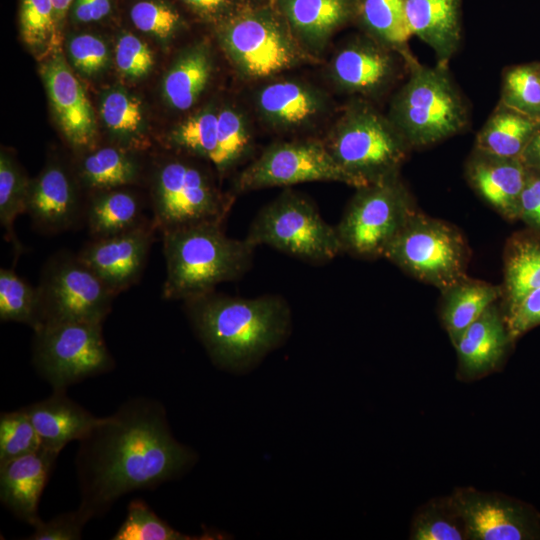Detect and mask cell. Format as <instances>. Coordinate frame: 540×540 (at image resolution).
I'll list each match as a JSON object with an SVG mask.
<instances>
[{
	"label": "cell",
	"instance_id": "cell-1",
	"mask_svg": "<svg viewBox=\"0 0 540 540\" xmlns=\"http://www.w3.org/2000/svg\"><path fill=\"white\" fill-rule=\"evenodd\" d=\"M79 443L78 508L90 519L108 512L124 494L179 477L196 460L195 453L173 437L164 407L143 397L101 417Z\"/></svg>",
	"mask_w": 540,
	"mask_h": 540
},
{
	"label": "cell",
	"instance_id": "cell-2",
	"mask_svg": "<svg viewBox=\"0 0 540 540\" xmlns=\"http://www.w3.org/2000/svg\"><path fill=\"white\" fill-rule=\"evenodd\" d=\"M185 312L214 364L243 371L282 344L291 310L280 295L242 298L215 290L184 301Z\"/></svg>",
	"mask_w": 540,
	"mask_h": 540
},
{
	"label": "cell",
	"instance_id": "cell-3",
	"mask_svg": "<svg viewBox=\"0 0 540 540\" xmlns=\"http://www.w3.org/2000/svg\"><path fill=\"white\" fill-rule=\"evenodd\" d=\"M223 223L207 221L162 233L164 299L184 302L237 280L250 269L256 247L246 238L227 236Z\"/></svg>",
	"mask_w": 540,
	"mask_h": 540
},
{
	"label": "cell",
	"instance_id": "cell-4",
	"mask_svg": "<svg viewBox=\"0 0 540 540\" xmlns=\"http://www.w3.org/2000/svg\"><path fill=\"white\" fill-rule=\"evenodd\" d=\"M445 65L429 67L417 60L393 96L388 117L412 148H422L462 132L467 104Z\"/></svg>",
	"mask_w": 540,
	"mask_h": 540
},
{
	"label": "cell",
	"instance_id": "cell-5",
	"mask_svg": "<svg viewBox=\"0 0 540 540\" xmlns=\"http://www.w3.org/2000/svg\"><path fill=\"white\" fill-rule=\"evenodd\" d=\"M322 141L334 160L364 185L398 175L412 149L388 115L362 98L343 109Z\"/></svg>",
	"mask_w": 540,
	"mask_h": 540
},
{
	"label": "cell",
	"instance_id": "cell-6",
	"mask_svg": "<svg viewBox=\"0 0 540 540\" xmlns=\"http://www.w3.org/2000/svg\"><path fill=\"white\" fill-rule=\"evenodd\" d=\"M220 42L245 79L274 76L310 59L279 12L245 4L221 20Z\"/></svg>",
	"mask_w": 540,
	"mask_h": 540
},
{
	"label": "cell",
	"instance_id": "cell-7",
	"mask_svg": "<svg viewBox=\"0 0 540 540\" xmlns=\"http://www.w3.org/2000/svg\"><path fill=\"white\" fill-rule=\"evenodd\" d=\"M469 256L466 239L455 226L416 210L383 257L444 292L468 276Z\"/></svg>",
	"mask_w": 540,
	"mask_h": 540
},
{
	"label": "cell",
	"instance_id": "cell-8",
	"mask_svg": "<svg viewBox=\"0 0 540 540\" xmlns=\"http://www.w3.org/2000/svg\"><path fill=\"white\" fill-rule=\"evenodd\" d=\"M245 238L254 247L266 245L313 264H325L342 253L336 227L310 199L289 189L257 213Z\"/></svg>",
	"mask_w": 540,
	"mask_h": 540
},
{
	"label": "cell",
	"instance_id": "cell-9",
	"mask_svg": "<svg viewBox=\"0 0 540 540\" xmlns=\"http://www.w3.org/2000/svg\"><path fill=\"white\" fill-rule=\"evenodd\" d=\"M356 189L335 226L342 253L383 257L416 206L399 174Z\"/></svg>",
	"mask_w": 540,
	"mask_h": 540
},
{
	"label": "cell",
	"instance_id": "cell-10",
	"mask_svg": "<svg viewBox=\"0 0 540 540\" xmlns=\"http://www.w3.org/2000/svg\"><path fill=\"white\" fill-rule=\"evenodd\" d=\"M152 222L161 233L207 222H224L234 195L223 194L208 173L182 159H170L155 172Z\"/></svg>",
	"mask_w": 540,
	"mask_h": 540
},
{
	"label": "cell",
	"instance_id": "cell-11",
	"mask_svg": "<svg viewBox=\"0 0 540 540\" xmlns=\"http://www.w3.org/2000/svg\"><path fill=\"white\" fill-rule=\"evenodd\" d=\"M33 363L53 390L110 371L114 365L102 323L66 321L34 331Z\"/></svg>",
	"mask_w": 540,
	"mask_h": 540
},
{
	"label": "cell",
	"instance_id": "cell-12",
	"mask_svg": "<svg viewBox=\"0 0 540 540\" xmlns=\"http://www.w3.org/2000/svg\"><path fill=\"white\" fill-rule=\"evenodd\" d=\"M37 289L39 328L66 321L103 323L116 296L78 254L68 251L47 260Z\"/></svg>",
	"mask_w": 540,
	"mask_h": 540
},
{
	"label": "cell",
	"instance_id": "cell-13",
	"mask_svg": "<svg viewBox=\"0 0 540 540\" xmlns=\"http://www.w3.org/2000/svg\"><path fill=\"white\" fill-rule=\"evenodd\" d=\"M315 181L366 186L334 160L322 140L307 139L268 146L238 174L233 191L239 194Z\"/></svg>",
	"mask_w": 540,
	"mask_h": 540
},
{
	"label": "cell",
	"instance_id": "cell-14",
	"mask_svg": "<svg viewBox=\"0 0 540 540\" xmlns=\"http://www.w3.org/2000/svg\"><path fill=\"white\" fill-rule=\"evenodd\" d=\"M448 499L464 524L467 539L540 538L537 512L518 500L473 488L456 489Z\"/></svg>",
	"mask_w": 540,
	"mask_h": 540
},
{
	"label": "cell",
	"instance_id": "cell-15",
	"mask_svg": "<svg viewBox=\"0 0 540 540\" xmlns=\"http://www.w3.org/2000/svg\"><path fill=\"white\" fill-rule=\"evenodd\" d=\"M413 62L365 35L350 40L337 51L329 72L340 90L360 98H377L390 90Z\"/></svg>",
	"mask_w": 540,
	"mask_h": 540
},
{
	"label": "cell",
	"instance_id": "cell-16",
	"mask_svg": "<svg viewBox=\"0 0 540 540\" xmlns=\"http://www.w3.org/2000/svg\"><path fill=\"white\" fill-rule=\"evenodd\" d=\"M156 231L147 219L123 233L92 239L78 256L117 295L139 280Z\"/></svg>",
	"mask_w": 540,
	"mask_h": 540
},
{
	"label": "cell",
	"instance_id": "cell-17",
	"mask_svg": "<svg viewBox=\"0 0 540 540\" xmlns=\"http://www.w3.org/2000/svg\"><path fill=\"white\" fill-rule=\"evenodd\" d=\"M41 71L55 116L67 141L76 149L91 146L96 135L94 112L64 57L55 55L42 66Z\"/></svg>",
	"mask_w": 540,
	"mask_h": 540
},
{
	"label": "cell",
	"instance_id": "cell-18",
	"mask_svg": "<svg viewBox=\"0 0 540 540\" xmlns=\"http://www.w3.org/2000/svg\"><path fill=\"white\" fill-rule=\"evenodd\" d=\"M527 167L520 158L503 157L474 149L465 176L472 189L509 221L519 219L520 197Z\"/></svg>",
	"mask_w": 540,
	"mask_h": 540
},
{
	"label": "cell",
	"instance_id": "cell-19",
	"mask_svg": "<svg viewBox=\"0 0 540 540\" xmlns=\"http://www.w3.org/2000/svg\"><path fill=\"white\" fill-rule=\"evenodd\" d=\"M84 213L75 187L62 167L47 166L30 185L26 214L37 230L45 234L70 230L84 219Z\"/></svg>",
	"mask_w": 540,
	"mask_h": 540
},
{
	"label": "cell",
	"instance_id": "cell-20",
	"mask_svg": "<svg viewBox=\"0 0 540 540\" xmlns=\"http://www.w3.org/2000/svg\"><path fill=\"white\" fill-rule=\"evenodd\" d=\"M60 453L39 448L30 454L0 463V499L18 519L31 526L39 520L41 494Z\"/></svg>",
	"mask_w": 540,
	"mask_h": 540
},
{
	"label": "cell",
	"instance_id": "cell-21",
	"mask_svg": "<svg viewBox=\"0 0 540 540\" xmlns=\"http://www.w3.org/2000/svg\"><path fill=\"white\" fill-rule=\"evenodd\" d=\"M256 106L269 127L295 131L309 127L327 109L324 94L298 80H276L262 87L256 95Z\"/></svg>",
	"mask_w": 540,
	"mask_h": 540
},
{
	"label": "cell",
	"instance_id": "cell-22",
	"mask_svg": "<svg viewBox=\"0 0 540 540\" xmlns=\"http://www.w3.org/2000/svg\"><path fill=\"white\" fill-rule=\"evenodd\" d=\"M273 3L307 52L321 50L337 30L355 20L356 0H274Z\"/></svg>",
	"mask_w": 540,
	"mask_h": 540
},
{
	"label": "cell",
	"instance_id": "cell-23",
	"mask_svg": "<svg viewBox=\"0 0 540 540\" xmlns=\"http://www.w3.org/2000/svg\"><path fill=\"white\" fill-rule=\"evenodd\" d=\"M24 409L39 435L41 447L59 453L68 443L85 437L101 419L69 398L66 389L53 390L46 399Z\"/></svg>",
	"mask_w": 540,
	"mask_h": 540
},
{
	"label": "cell",
	"instance_id": "cell-24",
	"mask_svg": "<svg viewBox=\"0 0 540 540\" xmlns=\"http://www.w3.org/2000/svg\"><path fill=\"white\" fill-rule=\"evenodd\" d=\"M404 9L411 34L434 51L437 64L447 66L461 43V0H404Z\"/></svg>",
	"mask_w": 540,
	"mask_h": 540
},
{
	"label": "cell",
	"instance_id": "cell-25",
	"mask_svg": "<svg viewBox=\"0 0 540 540\" xmlns=\"http://www.w3.org/2000/svg\"><path fill=\"white\" fill-rule=\"evenodd\" d=\"M511 341L505 318L493 303L468 326L454 346L463 375L473 378L494 370Z\"/></svg>",
	"mask_w": 540,
	"mask_h": 540
},
{
	"label": "cell",
	"instance_id": "cell-26",
	"mask_svg": "<svg viewBox=\"0 0 540 540\" xmlns=\"http://www.w3.org/2000/svg\"><path fill=\"white\" fill-rule=\"evenodd\" d=\"M442 294L441 319L455 346L468 326L503 295V288L466 276Z\"/></svg>",
	"mask_w": 540,
	"mask_h": 540
},
{
	"label": "cell",
	"instance_id": "cell-27",
	"mask_svg": "<svg viewBox=\"0 0 540 540\" xmlns=\"http://www.w3.org/2000/svg\"><path fill=\"white\" fill-rule=\"evenodd\" d=\"M84 219L92 239L123 233L147 220L139 198L123 187L94 192Z\"/></svg>",
	"mask_w": 540,
	"mask_h": 540
},
{
	"label": "cell",
	"instance_id": "cell-28",
	"mask_svg": "<svg viewBox=\"0 0 540 540\" xmlns=\"http://www.w3.org/2000/svg\"><path fill=\"white\" fill-rule=\"evenodd\" d=\"M540 119L532 118L502 103L496 106L475 139L474 149L519 158Z\"/></svg>",
	"mask_w": 540,
	"mask_h": 540
},
{
	"label": "cell",
	"instance_id": "cell-29",
	"mask_svg": "<svg viewBox=\"0 0 540 540\" xmlns=\"http://www.w3.org/2000/svg\"><path fill=\"white\" fill-rule=\"evenodd\" d=\"M355 20L366 35L398 51L409 62L416 60L408 48L412 34L406 22L404 0H356Z\"/></svg>",
	"mask_w": 540,
	"mask_h": 540
},
{
	"label": "cell",
	"instance_id": "cell-30",
	"mask_svg": "<svg viewBox=\"0 0 540 540\" xmlns=\"http://www.w3.org/2000/svg\"><path fill=\"white\" fill-rule=\"evenodd\" d=\"M212 73V62L204 46H196L183 53L167 72L163 81V95L174 109L191 108L207 87Z\"/></svg>",
	"mask_w": 540,
	"mask_h": 540
},
{
	"label": "cell",
	"instance_id": "cell-31",
	"mask_svg": "<svg viewBox=\"0 0 540 540\" xmlns=\"http://www.w3.org/2000/svg\"><path fill=\"white\" fill-rule=\"evenodd\" d=\"M504 261L503 295L509 309L540 287V238L527 234L512 237Z\"/></svg>",
	"mask_w": 540,
	"mask_h": 540
},
{
	"label": "cell",
	"instance_id": "cell-32",
	"mask_svg": "<svg viewBox=\"0 0 540 540\" xmlns=\"http://www.w3.org/2000/svg\"><path fill=\"white\" fill-rule=\"evenodd\" d=\"M138 166L125 151L106 146L96 149L80 162L79 175L93 192L124 187L135 181Z\"/></svg>",
	"mask_w": 540,
	"mask_h": 540
},
{
	"label": "cell",
	"instance_id": "cell-33",
	"mask_svg": "<svg viewBox=\"0 0 540 540\" xmlns=\"http://www.w3.org/2000/svg\"><path fill=\"white\" fill-rule=\"evenodd\" d=\"M221 536L203 533L199 536L183 534L160 518L142 499L132 500L127 508L126 517L114 534V540H198L216 539Z\"/></svg>",
	"mask_w": 540,
	"mask_h": 540
},
{
	"label": "cell",
	"instance_id": "cell-34",
	"mask_svg": "<svg viewBox=\"0 0 540 540\" xmlns=\"http://www.w3.org/2000/svg\"><path fill=\"white\" fill-rule=\"evenodd\" d=\"M0 319L26 324L34 331L40 327L37 286L27 283L13 269L0 270Z\"/></svg>",
	"mask_w": 540,
	"mask_h": 540
},
{
	"label": "cell",
	"instance_id": "cell-35",
	"mask_svg": "<svg viewBox=\"0 0 540 540\" xmlns=\"http://www.w3.org/2000/svg\"><path fill=\"white\" fill-rule=\"evenodd\" d=\"M251 150V135L243 115L226 107L218 112V145L213 162L219 174L235 168Z\"/></svg>",
	"mask_w": 540,
	"mask_h": 540
},
{
	"label": "cell",
	"instance_id": "cell-36",
	"mask_svg": "<svg viewBox=\"0 0 540 540\" xmlns=\"http://www.w3.org/2000/svg\"><path fill=\"white\" fill-rule=\"evenodd\" d=\"M30 186L6 153L0 157V222L5 237L14 248L21 251V245L14 232L16 218L26 213Z\"/></svg>",
	"mask_w": 540,
	"mask_h": 540
},
{
	"label": "cell",
	"instance_id": "cell-37",
	"mask_svg": "<svg viewBox=\"0 0 540 540\" xmlns=\"http://www.w3.org/2000/svg\"><path fill=\"white\" fill-rule=\"evenodd\" d=\"M170 141L178 149L213 164L218 145V112L203 110L177 126Z\"/></svg>",
	"mask_w": 540,
	"mask_h": 540
},
{
	"label": "cell",
	"instance_id": "cell-38",
	"mask_svg": "<svg viewBox=\"0 0 540 540\" xmlns=\"http://www.w3.org/2000/svg\"><path fill=\"white\" fill-rule=\"evenodd\" d=\"M500 103L540 119V66L520 65L507 70Z\"/></svg>",
	"mask_w": 540,
	"mask_h": 540
},
{
	"label": "cell",
	"instance_id": "cell-39",
	"mask_svg": "<svg viewBox=\"0 0 540 540\" xmlns=\"http://www.w3.org/2000/svg\"><path fill=\"white\" fill-rule=\"evenodd\" d=\"M410 536L414 540L467 539L464 524L448 498L425 505L413 520Z\"/></svg>",
	"mask_w": 540,
	"mask_h": 540
},
{
	"label": "cell",
	"instance_id": "cell-40",
	"mask_svg": "<svg viewBox=\"0 0 540 540\" xmlns=\"http://www.w3.org/2000/svg\"><path fill=\"white\" fill-rule=\"evenodd\" d=\"M39 448V435L24 407L1 414L0 463L30 454Z\"/></svg>",
	"mask_w": 540,
	"mask_h": 540
},
{
	"label": "cell",
	"instance_id": "cell-41",
	"mask_svg": "<svg viewBox=\"0 0 540 540\" xmlns=\"http://www.w3.org/2000/svg\"><path fill=\"white\" fill-rule=\"evenodd\" d=\"M101 116L106 126L116 134L128 136L136 133L142 124V105L139 99L124 91L107 93L101 104Z\"/></svg>",
	"mask_w": 540,
	"mask_h": 540
},
{
	"label": "cell",
	"instance_id": "cell-42",
	"mask_svg": "<svg viewBox=\"0 0 540 540\" xmlns=\"http://www.w3.org/2000/svg\"><path fill=\"white\" fill-rule=\"evenodd\" d=\"M21 33L31 47L43 46L54 35L55 8L52 0H22Z\"/></svg>",
	"mask_w": 540,
	"mask_h": 540
},
{
	"label": "cell",
	"instance_id": "cell-43",
	"mask_svg": "<svg viewBox=\"0 0 540 540\" xmlns=\"http://www.w3.org/2000/svg\"><path fill=\"white\" fill-rule=\"evenodd\" d=\"M130 17L137 29L161 39L170 37L181 20L174 8L153 0L137 2L130 10Z\"/></svg>",
	"mask_w": 540,
	"mask_h": 540
},
{
	"label": "cell",
	"instance_id": "cell-44",
	"mask_svg": "<svg viewBox=\"0 0 540 540\" xmlns=\"http://www.w3.org/2000/svg\"><path fill=\"white\" fill-rule=\"evenodd\" d=\"M115 60L118 70L126 77L145 76L153 66V54L149 47L136 36L123 34L116 46Z\"/></svg>",
	"mask_w": 540,
	"mask_h": 540
},
{
	"label": "cell",
	"instance_id": "cell-45",
	"mask_svg": "<svg viewBox=\"0 0 540 540\" xmlns=\"http://www.w3.org/2000/svg\"><path fill=\"white\" fill-rule=\"evenodd\" d=\"M90 518L79 508L75 511L64 512L53 519L44 522L37 520L32 526L33 533L29 540H78L82 530Z\"/></svg>",
	"mask_w": 540,
	"mask_h": 540
},
{
	"label": "cell",
	"instance_id": "cell-46",
	"mask_svg": "<svg viewBox=\"0 0 540 540\" xmlns=\"http://www.w3.org/2000/svg\"><path fill=\"white\" fill-rule=\"evenodd\" d=\"M72 64L82 73L92 75L101 71L108 62L105 43L91 34L73 37L68 45Z\"/></svg>",
	"mask_w": 540,
	"mask_h": 540
},
{
	"label": "cell",
	"instance_id": "cell-47",
	"mask_svg": "<svg viewBox=\"0 0 540 540\" xmlns=\"http://www.w3.org/2000/svg\"><path fill=\"white\" fill-rule=\"evenodd\" d=\"M506 326L514 340L540 324V287L522 298L516 305L507 309L504 316Z\"/></svg>",
	"mask_w": 540,
	"mask_h": 540
},
{
	"label": "cell",
	"instance_id": "cell-48",
	"mask_svg": "<svg viewBox=\"0 0 540 540\" xmlns=\"http://www.w3.org/2000/svg\"><path fill=\"white\" fill-rule=\"evenodd\" d=\"M519 219L540 232V169L527 167L520 197Z\"/></svg>",
	"mask_w": 540,
	"mask_h": 540
},
{
	"label": "cell",
	"instance_id": "cell-49",
	"mask_svg": "<svg viewBox=\"0 0 540 540\" xmlns=\"http://www.w3.org/2000/svg\"><path fill=\"white\" fill-rule=\"evenodd\" d=\"M195 12L206 16L224 18L235 12L240 6L235 0H182Z\"/></svg>",
	"mask_w": 540,
	"mask_h": 540
},
{
	"label": "cell",
	"instance_id": "cell-50",
	"mask_svg": "<svg viewBox=\"0 0 540 540\" xmlns=\"http://www.w3.org/2000/svg\"><path fill=\"white\" fill-rule=\"evenodd\" d=\"M74 17L80 22H93L104 18L111 10L110 0H75Z\"/></svg>",
	"mask_w": 540,
	"mask_h": 540
},
{
	"label": "cell",
	"instance_id": "cell-51",
	"mask_svg": "<svg viewBox=\"0 0 540 540\" xmlns=\"http://www.w3.org/2000/svg\"><path fill=\"white\" fill-rule=\"evenodd\" d=\"M519 158L526 167L540 169V126L530 138Z\"/></svg>",
	"mask_w": 540,
	"mask_h": 540
},
{
	"label": "cell",
	"instance_id": "cell-52",
	"mask_svg": "<svg viewBox=\"0 0 540 540\" xmlns=\"http://www.w3.org/2000/svg\"><path fill=\"white\" fill-rule=\"evenodd\" d=\"M55 8V18L57 24L62 22L67 10L74 3L75 0H52Z\"/></svg>",
	"mask_w": 540,
	"mask_h": 540
},
{
	"label": "cell",
	"instance_id": "cell-53",
	"mask_svg": "<svg viewBox=\"0 0 540 540\" xmlns=\"http://www.w3.org/2000/svg\"><path fill=\"white\" fill-rule=\"evenodd\" d=\"M248 4L252 5H267L266 3L271 2L273 3L274 0H246Z\"/></svg>",
	"mask_w": 540,
	"mask_h": 540
}]
</instances>
